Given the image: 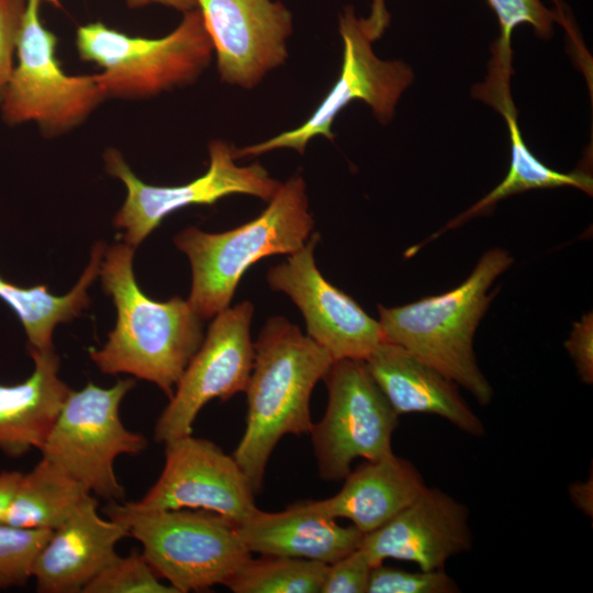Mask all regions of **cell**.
<instances>
[{"label": "cell", "instance_id": "cell-1", "mask_svg": "<svg viewBox=\"0 0 593 593\" xmlns=\"http://www.w3.org/2000/svg\"><path fill=\"white\" fill-rule=\"evenodd\" d=\"M134 251L125 243L104 250L99 275L118 318L108 342L89 355L101 372L147 380L170 398L203 342V320L179 296L161 302L144 294L133 271Z\"/></svg>", "mask_w": 593, "mask_h": 593}, {"label": "cell", "instance_id": "cell-2", "mask_svg": "<svg viewBox=\"0 0 593 593\" xmlns=\"http://www.w3.org/2000/svg\"><path fill=\"white\" fill-rule=\"evenodd\" d=\"M254 350L245 391L246 425L232 456L259 493L268 460L280 439L310 434V398L334 359L282 316L266 322Z\"/></svg>", "mask_w": 593, "mask_h": 593}, {"label": "cell", "instance_id": "cell-3", "mask_svg": "<svg viewBox=\"0 0 593 593\" xmlns=\"http://www.w3.org/2000/svg\"><path fill=\"white\" fill-rule=\"evenodd\" d=\"M512 264L506 250L493 248L463 282L445 293L401 306L379 304L382 342L406 349L488 405L493 389L478 366L473 338L493 299L492 283Z\"/></svg>", "mask_w": 593, "mask_h": 593}, {"label": "cell", "instance_id": "cell-4", "mask_svg": "<svg viewBox=\"0 0 593 593\" xmlns=\"http://www.w3.org/2000/svg\"><path fill=\"white\" fill-rule=\"evenodd\" d=\"M314 220L306 183L299 174L281 182L268 206L254 220L223 233L190 226L174 237L192 270L191 309L202 320L227 309L246 270L266 256L299 250L310 238Z\"/></svg>", "mask_w": 593, "mask_h": 593}, {"label": "cell", "instance_id": "cell-5", "mask_svg": "<svg viewBox=\"0 0 593 593\" xmlns=\"http://www.w3.org/2000/svg\"><path fill=\"white\" fill-rule=\"evenodd\" d=\"M105 515L143 547L155 572L178 593L201 592L227 580L251 558L237 524L205 510H141L110 502Z\"/></svg>", "mask_w": 593, "mask_h": 593}, {"label": "cell", "instance_id": "cell-6", "mask_svg": "<svg viewBox=\"0 0 593 593\" xmlns=\"http://www.w3.org/2000/svg\"><path fill=\"white\" fill-rule=\"evenodd\" d=\"M81 60L98 65L105 98L142 100L192 85L209 67L213 46L198 8L183 12L178 26L158 38L131 36L104 23L78 27Z\"/></svg>", "mask_w": 593, "mask_h": 593}, {"label": "cell", "instance_id": "cell-7", "mask_svg": "<svg viewBox=\"0 0 593 593\" xmlns=\"http://www.w3.org/2000/svg\"><path fill=\"white\" fill-rule=\"evenodd\" d=\"M42 0H26L16 58L0 100L10 125L35 122L57 137L81 125L107 98L97 75L70 76L57 57V36L41 19Z\"/></svg>", "mask_w": 593, "mask_h": 593}, {"label": "cell", "instance_id": "cell-8", "mask_svg": "<svg viewBox=\"0 0 593 593\" xmlns=\"http://www.w3.org/2000/svg\"><path fill=\"white\" fill-rule=\"evenodd\" d=\"M134 385L135 380L126 378L107 389L89 382L71 391L40 449L42 457L109 502L123 501L125 495L114 471L115 459L141 454L148 446L120 417L122 400Z\"/></svg>", "mask_w": 593, "mask_h": 593}, {"label": "cell", "instance_id": "cell-9", "mask_svg": "<svg viewBox=\"0 0 593 593\" xmlns=\"http://www.w3.org/2000/svg\"><path fill=\"white\" fill-rule=\"evenodd\" d=\"M328 391L324 416L310 435L321 478L344 480L357 458L392 454L399 415L372 378L365 360H334L323 378Z\"/></svg>", "mask_w": 593, "mask_h": 593}, {"label": "cell", "instance_id": "cell-10", "mask_svg": "<svg viewBox=\"0 0 593 593\" xmlns=\"http://www.w3.org/2000/svg\"><path fill=\"white\" fill-rule=\"evenodd\" d=\"M209 156V168L201 177L179 186H152L132 171L118 149L105 150V170L126 188L125 201L113 219L125 244L136 248L167 215L179 209L211 205L236 193L268 202L281 184L258 163L238 166L233 147L222 139L210 142Z\"/></svg>", "mask_w": 593, "mask_h": 593}, {"label": "cell", "instance_id": "cell-11", "mask_svg": "<svg viewBox=\"0 0 593 593\" xmlns=\"http://www.w3.org/2000/svg\"><path fill=\"white\" fill-rule=\"evenodd\" d=\"M338 25L344 44L340 74L315 111L291 131L254 145L233 147L235 159L280 148H291L302 155L316 136L333 141V123L353 101L367 103L383 124L392 120L400 97L413 82V70L401 60H382L373 53L372 41L351 7H346L339 15Z\"/></svg>", "mask_w": 593, "mask_h": 593}, {"label": "cell", "instance_id": "cell-12", "mask_svg": "<svg viewBox=\"0 0 593 593\" xmlns=\"http://www.w3.org/2000/svg\"><path fill=\"white\" fill-rule=\"evenodd\" d=\"M254 305L243 301L214 316L169 403L154 427V439L165 444L192 434L202 407L213 399L227 401L245 392L254 365L250 324Z\"/></svg>", "mask_w": 593, "mask_h": 593}, {"label": "cell", "instance_id": "cell-13", "mask_svg": "<svg viewBox=\"0 0 593 593\" xmlns=\"http://www.w3.org/2000/svg\"><path fill=\"white\" fill-rule=\"evenodd\" d=\"M250 480L233 456L192 434L165 443V463L157 481L138 501L141 510H205L236 524L258 507Z\"/></svg>", "mask_w": 593, "mask_h": 593}, {"label": "cell", "instance_id": "cell-14", "mask_svg": "<svg viewBox=\"0 0 593 593\" xmlns=\"http://www.w3.org/2000/svg\"><path fill=\"white\" fill-rule=\"evenodd\" d=\"M320 237L312 233L299 250L271 267L267 282L293 301L304 317L306 335L334 360H366L382 342L379 321L321 275L314 258Z\"/></svg>", "mask_w": 593, "mask_h": 593}, {"label": "cell", "instance_id": "cell-15", "mask_svg": "<svg viewBox=\"0 0 593 593\" xmlns=\"http://www.w3.org/2000/svg\"><path fill=\"white\" fill-rule=\"evenodd\" d=\"M223 82L256 87L289 57L292 14L278 0H195Z\"/></svg>", "mask_w": 593, "mask_h": 593}, {"label": "cell", "instance_id": "cell-16", "mask_svg": "<svg viewBox=\"0 0 593 593\" xmlns=\"http://www.w3.org/2000/svg\"><path fill=\"white\" fill-rule=\"evenodd\" d=\"M473 538L468 507L438 488H426L379 528L363 534L360 548L372 567L388 558L415 562L421 570L444 569L469 551Z\"/></svg>", "mask_w": 593, "mask_h": 593}, {"label": "cell", "instance_id": "cell-17", "mask_svg": "<svg viewBox=\"0 0 593 593\" xmlns=\"http://www.w3.org/2000/svg\"><path fill=\"white\" fill-rule=\"evenodd\" d=\"M128 536L120 523L102 518L91 495L53 530L37 553L32 578L40 593H78L119 555L116 544Z\"/></svg>", "mask_w": 593, "mask_h": 593}, {"label": "cell", "instance_id": "cell-18", "mask_svg": "<svg viewBox=\"0 0 593 593\" xmlns=\"http://www.w3.org/2000/svg\"><path fill=\"white\" fill-rule=\"evenodd\" d=\"M365 362L398 415L434 414L466 434L484 435L482 421L459 393V385L406 349L381 342Z\"/></svg>", "mask_w": 593, "mask_h": 593}, {"label": "cell", "instance_id": "cell-19", "mask_svg": "<svg viewBox=\"0 0 593 593\" xmlns=\"http://www.w3.org/2000/svg\"><path fill=\"white\" fill-rule=\"evenodd\" d=\"M237 532L250 553L282 556L332 563L359 548L363 534L353 524L315 511L306 501L294 502L275 513L257 510L237 524Z\"/></svg>", "mask_w": 593, "mask_h": 593}, {"label": "cell", "instance_id": "cell-20", "mask_svg": "<svg viewBox=\"0 0 593 593\" xmlns=\"http://www.w3.org/2000/svg\"><path fill=\"white\" fill-rule=\"evenodd\" d=\"M344 480L332 497L309 503L326 516L350 521L362 534L385 524L426 488L417 468L394 452L366 460Z\"/></svg>", "mask_w": 593, "mask_h": 593}, {"label": "cell", "instance_id": "cell-21", "mask_svg": "<svg viewBox=\"0 0 593 593\" xmlns=\"http://www.w3.org/2000/svg\"><path fill=\"white\" fill-rule=\"evenodd\" d=\"M34 370L16 384L0 383V449L18 458L44 445L66 399L72 391L58 376L54 349L29 347Z\"/></svg>", "mask_w": 593, "mask_h": 593}, {"label": "cell", "instance_id": "cell-22", "mask_svg": "<svg viewBox=\"0 0 593 593\" xmlns=\"http://www.w3.org/2000/svg\"><path fill=\"white\" fill-rule=\"evenodd\" d=\"M91 493L56 463L42 457L21 475L2 523L26 529L55 530Z\"/></svg>", "mask_w": 593, "mask_h": 593}, {"label": "cell", "instance_id": "cell-23", "mask_svg": "<svg viewBox=\"0 0 593 593\" xmlns=\"http://www.w3.org/2000/svg\"><path fill=\"white\" fill-rule=\"evenodd\" d=\"M105 248L103 243L93 246L89 265L77 284L65 295H54L45 286L19 287L0 276V299L21 321L29 347L41 351L54 349L52 336L55 326L70 322L89 305L87 291L99 273Z\"/></svg>", "mask_w": 593, "mask_h": 593}, {"label": "cell", "instance_id": "cell-24", "mask_svg": "<svg viewBox=\"0 0 593 593\" xmlns=\"http://www.w3.org/2000/svg\"><path fill=\"white\" fill-rule=\"evenodd\" d=\"M504 115L511 141V163L504 179L467 211L451 220L438 234L455 228L466 221L482 215L501 200L533 189L573 187L592 194V176L583 170L559 172L541 163L526 146L516 122L512 103L500 110ZM438 234H435L436 236Z\"/></svg>", "mask_w": 593, "mask_h": 593}, {"label": "cell", "instance_id": "cell-25", "mask_svg": "<svg viewBox=\"0 0 593 593\" xmlns=\"http://www.w3.org/2000/svg\"><path fill=\"white\" fill-rule=\"evenodd\" d=\"M327 566L282 556L250 558L224 585L235 593H320Z\"/></svg>", "mask_w": 593, "mask_h": 593}, {"label": "cell", "instance_id": "cell-26", "mask_svg": "<svg viewBox=\"0 0 593 593\" xmlns=\"http://www.w3.org/2000/svg\"><path fill=\"white\" fill-rule=\"evenodd\" d=\"M52 533L0 524V590L26 584L35 558Z\"/></svg>", "mask_w": 593, "mask_h": 593}, {"label": "cell", "instance_id": "cell-27", "mask_svg": "<svg viewBox=\"0 0 593 593\" xmlns=\"http://www.w3.org/2000/svg\"><path fill=\"white\" fill-rule=\"evenodd\" d=\"M494 11L501 31L497 42V56L493 59L495 67L510 70L511 36L521 24H529L542 38L552 35L553 24L561 19L555 10L546 8L540 0H486Z\"/></svg>", "mask_w": 593, "mask_h": 593}, {"label": "cell", "instance_id": "cell-28", "mask_svg": "<svg viewBox=\"0 0 593 593\" xmlns=\"http://www.w3.org/2000/svg\"><path fill=\"white\" fill-rule=\"evenodd\" d=\"M83 593H178L161 581L142 552L118 557L82 591Z\"/></svg>", "mask_w": 593, "mask_h": 593}, {"label": "cell", "instance_id": "cell-29", "mask_svg": "<svg viewBox=\"0 0 593 593\" xmlns=\"http://www.w3.org/2000/svg\"><path fill=\"white\" fill-rule=\"evenodd\" d=\"M457 582L444 569L419 572L387 567H372L367 593H456Z\"/></svg>", "mask_w": 593, "mask_h": 593}, {"label": "cell", "instance_id": "cell-30", "mask_svg": "<svg viewBox=\"0 0 593 593\" xmlns=\"http://www.w3.org/2000/svg\"><path fill=\"white\" fill-rule=\"evenodd\" d=\"M371 569L359 547L327 566L321 593H366Z\"/></svg>", "mask_w": 593, "mask_h": 593}, {"label": "cell", "instance_id": "cell-31", "mask_svg": "<svg viewBox=\"0 0 593 593\" xmlns=\"http://www.w3.org/2000/svg\"><path fill=\"white\" fill-rule=\"evenodd\" d=\"M26 0H0V100L13 70Z\"/></svg>", "mask_w": 593, "mask_h": 593}, {"label": "cell", "instance_id": "cell-32", "mask_svg": "<svg viewBox=\"0 0 593 593\" xmlns=\"http://www.w3.org/2000/svg\"><path fill=\"white\" fill-rule=\"evenodd\" d=\"M566 349L574 361L580 379L586 384L593 382V315L586 313L573 324Z\"/></svg>", "mask_w": 593, "mask_h": 593}, {"label": "cell", "instance_id": "cell-33", "mask_svg": "<svg viewBox=\"0 0 593 593\" xmlns=\"http://www.w3.org/2000/svg\"><path fill=\"white\" fill-rule=\"evenodd\" d=\"M362 26L373 42L378 40L390 22V14L385 7V0H372L370 14L367 19H361Z\"/></svg>", "mask_w": 593, "mask_h": 593}, {"label": "cell", "instance_id": "cell-34", "mask_svg": "<svg viewBox=\"0 0 593 593\" xmlns=\"http://www.w3.org/2000/svg\"><path fill=\"white\" fill-rule=\"evenodd\" d=\"M22 473L19 471L0 472V524L14 495Z\"/></svg>", "mask_w": 593, "mask_h": 593}, {"label": "cell", "instance_id": "cell-35", "mask_svg": "<svg viewBox=\"0 0 593 593\" xmlns=\"http://www.w3.org/2000/svg\"><path fill=\"white\" fill-rule=\"evenodd\" d=\"M569 493L572 502L586 515L592 516V477L590 481L571 484Z\"/></svg>", "mask_w": 593, "mask_h": 593}, {"label": "cell", "instance_id": "cell-36", "mask_svg": "<svg viewBox=\"0 0 593 593\" xmlns=\"http://www.w3.org/2000/svg\"><path fill=\"white\" fill-rule=\"evenodd\" d=\"M125 2L127 7L133 9L143 8L150 4H160L182 13L197 8L195 0H125Z\"/></svg>", "mask_w": 593, "mask_h": 593}, {"label": "cell", "instance_id": "cell-37", "mask_svg": "<svg viewBox=\"0 0 593 593\" xmlns=\"http://www.w3.org/2000/svg\"><path fill=\"white\" fill-rule=\"evenodd\" d=\"M45 1L49 2L54 7H57V8L60 7V1L59 0H45Z\"/></svg>", "mask_w": 593, "mask_h": 593}]
</instances>
